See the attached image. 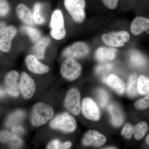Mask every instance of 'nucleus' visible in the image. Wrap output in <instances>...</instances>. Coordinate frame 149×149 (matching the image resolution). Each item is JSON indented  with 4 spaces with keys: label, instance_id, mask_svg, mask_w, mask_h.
<instances>
[{
    "label": "nucleus",
    "instance_id": "obj_23",
    "mask_svg": "<svg viewBox=\"0 0 149 149\" xmlns=\"http://www.w3.org/2000/svg\"><path fill=\"white\" fill-rule=\"evenodd\" d=\"M130 61L134 66L141 68L145 66L147 61L146 58L138 51H131L130 54Z\"/></svg>",
    "mask_w": 149,
    "mask_h": 149
},
{
    "label": "nucleus",
    "instance_id": "obj_26",
    "mask_svg": "<svg viewBox=\"0 0 149 149\" xmlns=\"http://www.w3.org/2000/svg\"><path fill=\"white\" fill-rule=\"evenodd\" d=\"M24 117V113L21 111H19L12 113L9 117L6 122V125L8 127L14 126L22 120Z\"/></svg>",
    "mask_w": 149,
    "mask_h": 149
},
{
    "label": "nucleus",
    "instance_id": "obj_25",
    "mask_svg": "<svg viewBox=\"0 0 149 149\" xmlns=\"http://www.w3.org/2000/svg\"><path fill=\"white\" fill-rule=\"evenodd\" d=\"M138 92L142 95L149 94V78L141 75L138 80Z\"/></svg>",
    "mask_w": 149,
    "mask_h": 149
},
{
    "label": "nucleus",
    "instance_id": "obj_27",
    "mask_svg": "<svg viewBox=\"0 0 149 149\" xmlns=\"http://www.w3.org/2000/svg\"><path fill=\"white\" fill-rule=\"evenodd\" d=\"M21 30L22 32L26 33L33 42H37L41 36L40 31L30 26H22L21 27Z\"/></svg>",
    "mask_w": 149,
    "mask_h": 149
},
{
    "label": "nucleus",
    "instance_id": "obj_13",
    "mask_svg": "<svg viewBox=\"0 0 149 149\" xmlns=\"http://www.w3.org/2000/svg\"><path fill=\"white\" fill-rule=\"evenodd\" d=\"M16 28L13 26H9L1 32L0 49L4 52H8L10 50L12 40L16 35Z\"/></svg>",
    "mask_w": 149,
    "mask_h": 149
},
{
    "label": "nucleus",
    "instance_id": "obj_28",
    "mask_svg": "<svg viewBox=\"0 0 149 149\" xmlns=\"http://www.w3.org/2000/svg\"><path fill=\"white\" fill-rule=\"evenodd\" d=\"M42 5L40 3H36L34 7L33 18L35 23L38 24H42L45 22V19L41 14Z\"/></svg>",
    "mask_w": 149,
    "mask_h": 149
},
{
    "label": "nucleus",
    "instance_id": "obj_35",
    "mask_svg": "<svg viewBox=\"0 0 149 149\" xmlns=\"http://www.w3.org/2000/svg\"><path fill=\"white\" fill-rule=\"evenodd\" d=\"M12 132L17 135H22L24 133V130L22 127L20 126H13L12 128Z\"/></svg>",
    "mask_w": 149,
    "mask_h": 149
},
{
    "label": "nucleus",
    "instance_id": "obj_32",
    "mask_svg": "<svg viewBox=\"0 0 149 149\" xmlns=\"http://www.w3.org/2000/svg\"><path fill=\"white\" fill-rule=\"evenodd\" d=\"M121 134L123 138L129 140L133 135V126L130 123H126L123 128Z\"/></svg>",
    "mask_w": 149,
    "mask_h": 149
},
{
    "label": "nucleus",
    "instance_id": "obj_6",
    "mask_svg": "<svg viewBox=\"0 0 149 149\" xmlns=\"http://www.w3.org/2000/svg\"><path fill=\"white\" fill-rule=\"evenodd\" d=\"M102 39L105 44L113 47H123L130 40L129 33L125 31L112 32L102 35Z\"/></svg>",
    "mask_w": 149,
    "mask_h": 149
},
{
    "label": "nucleus",
    "instance_id": "obj_10",
    "mask_svg": "<svg viewBox=\"0 0 149 149\" xmlns=\"http://www.w3.org/2000/svg\"><path fill=\"white\" fill-rule=\"evenodd\" d=\"M106 141V137L98 131L89 130L83 136L82 143L85 146L100 147L103 145Z\"/></svg>",
    "mask_w": 149,
    "mask_h": 149
},
{
    "label": "nucleus",
    "instance_id": "obj_22",
    "mask_svg": "<svg viewBox=\"0 0 149 149\" xmlns=\"http://www.w3.org/2000/svg\"><path fill=\"white\" fill-rule=\"evenodd\" d=\"M138 80L136 74H131L129 77L126 88V93L130 97H134L138 94Z\"/></svg>",
    "mask_w": 149,
    "mask_h": 149
},
{
    "label": "nucleus",
    "instance_id": "obj_18",
    "mask_svg": "<svg viewBox=\"0 0 149 149\" xmlns=\"http://www.w3.org/2000/svg\"><path fill=\"white\" fill-rule=\"evenodd\" d=\"M106 82L110 88L119 95H123L125 91L124 82L115 74L109 75L107 78Z\"/></svg>",
    "mask_w": 149,
    "mask_h": 149
},
{
    "label": "nucleus",
    "instance_id": "obj_36",
    "mask_svg": "<svg viewBox=\"0 0 149 149\" xmlns=\"http://www.w3.org/2000/svg\"><path fill=\"white\" fill-rule=\"evenodd\" d=\"M1 26H0V32H2L3 30H4L6 28V24L3 22H1Z\"/></svg>",
    "mask_w": 149,
    "mask_h": 149
},
{
    "label": "nucleus",
    "instance_id": "obj_16",
    "mask_svg": "<svg viewBox=\"0 0 149 149\" xmlns=\"http://www.w3.org/2000/svg\"><path fill=\"white\" fill-rule=\"evenodd\" d=\"M117 50L114 48L101 47L98 48L95 53V57L100 62L111 61L116 57Z\"/></svg>",
    "mask_w": 149,
    "mask_h": 149
},
{
    "label": "nucleus",
    "instance_id": "obj_31",
    "mask_svg": "<svg viewBox=\"0 0 149 149\" xmlns=\"http://www.w3.org/2000/svg\"><path fill=\"white\" fill-rule=\"evenodd\" d=\"M136 109L143 110L149 107V94L143 98L139 100L135 104Z\"/></svg>",
    "mask_w": 149,
    "mask_h": 149
},
{
    "label": "nucleus",
    "instance_id": "obj_20",
    "mask_svg": "<svg viewBox=\"0 0 149 149\" xmlns=\"http://www.w3.org/2000/svg\"><path fill=\"white\" fill-rule=\"evenodd\" d=\"M109 112L111 116V122L113 125L118 127L123 122V116L122 112L115 105L112 104L109 106Z\"/></svg>",
    "mask_w": 149,
    "mask_h": 149
},
{
    "label": "nucleus",
    "instance_id": "obj_24",
    "mask_svg": "<svg viewBox=\"0 0 149 149\" xmlns=\"http://www.w3.org/2000/svg\"><path fill=\"white\" fill-rule=\"evenodd\" d=\"M148 130V124L145 122L140 123L133 126V135L137 140H141L143 139Z\"/></svg>",
    "mask_w": 149,
    "mask_h": 149
},
{
    "label": "nucleus",
    "instance_id": "obj_33",
    "mask_svg": "<svg viewBox=\"0 0 149 149\" xmlns=\"http://www.w3.org/2000/svg\"><path fill=\"white\" fill-rule=\"evenodd\" d=\"M9 6L6 0H0V15L1 16L6 15L9 10Z\"/></svg>",
    "mask_w": 149,
    "mask_h": 149
},
{
    "label": "nucleus",
    "instance_id": "obj_3",
    "mask_svg": "<svg viewBox=\"0 0 149 149\" xmlns=\"http://www.w3.org/2000/svg\"><path fill=\"white\" fill-rule=\"evenodd\" d=\"M51 35L56 40L63 39L66 35L64 19L62 13L59 10L54 12L51 17Z\"/></svg>",
    "mask_w": 149,
    "mask_h": 149
},
{
    "label": "nucleus",
    "instance_id": "obj_8",
    "mask_svg": "<svg viewBox=\"0 0 149 149\" xmlns=\"http://www.w3.org/2000/svg\"><path fill=\"white\" fill-rule=\"evenodd\" d=\"M81 108L84 116L87 119L93 121H97L100 119V109L92 99L87 97L83 99Z\"/></svg>",
    "mask_w": 149,
    "mask_h": 149
},
{
    "label": "nucleus",
    "instance_id": "obj_34",
    "mask_svg": "<svg viewBox=\"0 0 149 149\" xmlns=\"http://www.w3.org/2000/svg\"><path fill=\"white\" fill-rule=\"evenodd\" d=\"M119 0H102L103 3L107 8L114 10L117 8Z\"/></svg>",
    "mask_w": 149,
    "mask_h": 149
},
{
    "label": "nucleus",
    "instance_id": "obj_17",
    "mask_svg": "<svg viewBox=\"0 0 149 149\" xmlns=\"http://www.w3.org/2000/svg\"><path fill=\"white\" fill-rule=\"evenodd\" d=\"M1 143L8 145L13 148H18L21 146L22 141L18 136L6 131H2L0 133Z\"/></svg>",
    "mask_w": 149,
    "mask_h": 149
},
{
    "label": "nucleus",
    "instance_id": "obj_9",
    "mask_svg": "<svg viewBox=\"0 0 149 149\" xmlns=\"http://www.w3.org/2000/svg\"><path fill=\"white\" fill-rule=\"evenodd\" d=\"M90 48L83 42H77L65 49L63 55L68 58H80L84 57L89 54Z\"/></svg>",
    "mask_w": 149,
    "mask_h": 149
},
{
    "label": "nucleus",
    "instance_id": "obj_4",
    "mask_svg": "<svg viewBox=\"0 0 149 149\" xmlns=\"http://www.w3.org/2000/svg\"><path fill=\"white\" fill-rule=\"evenodd\" d=\"M51 128L70 133L76 129L77 123L74 117L67 113H64L56 116L51 123Z\"/></svg>",
    "mask_w": 149,
    "mask_h": 149
},
{
    "label": "nucleus",
    "instance_id": "obj_11",
    "mask_svg": "<svg viewBox=\"0 0 149 149\" xmlns=\"http://www.w3.org/2000/svg\"><path fill=\"white\" fill-rule=\"evenodd\" d=\"M20 89L22 95L25 99L32 97L36 90L35 82L26 72L21 74L20 80Z\"/></svg>",
    "mask_w": 149,
    "mask_h": 149
},
{
    "label": "nucleus",
    "instance_id": "obj_19",
    "mask_svg": "<svg viewBox=\"0 0 149 149\" xmlns=\"http://www.w3.org/2000/svg\"><path fill=\"white\" fill-rule=\"evenodd\" d=\"M16 12L19 18L24 23L29 25H33V15L27 6L23 4L19 5L16 8Z\"/></svg>",
    "mask_w": 149,
    "mask_h": 149
},
{
    "label": "nucleus",
    "instance_id": "obj_12",
    "mask_svg": "<svg viewBox=\"0 0 149 149\" xmlns=\"http://www.w3.org/2000/svg\"><path fill=\"white\" fill-rule=\"evenodd\" d=\"M19 77L18 72L12 71L8 73L5 77L6 91L10 95L14 97H17L19 95L20 85L17 82Z\"/></svg>",
    "mask_w": 149,
    "mask_h": 149
},
{
    "label": "nucleus",
    "instance_id": "obj_29",
    "mask_svg": "<svg viewBox=\"0 0 149 149\" xmlns=\"http://www.w3.org/2000/svg\"><path fill=\"white\" fill-rule=\"evenodd\" d=\"M72 146V143L69 141L61 143L58 140H54L48 144L47 149H69Z\"/></svg>",
    "mask_w": 149,
    "mask_h": 149
},
{
    "label": "nucleus",
    "instance_id": "obj_2",
    "mask_svg": "<svg viewBox=\"0 0 149 149\" xmlns=\"http://www.w3.org/2000/svg\"><path fill=\"white\" fill-rule=\"evenodd\" d=\"M64 3L74 21L81 23L85 20L86 17L85 0H64Z\"/></svg>",
    "mask_w": 149,
    "mask_h": 149
},
{
    "label": "nucleus",
    "instance_id": "obj_30",
    "mask_svg": "<svg viewBox=\"0 0 149 149\" xmlns=\"http://www.w3.org/2000/svg\"><path fill=\"white\" fill-rule=\"evenodd\" d=\"M97 95L101 106L102 107H105L109 100V97L106 91L104 89H99L97 93Z\"/></svg>",
    "mask_w": 149,
    "mask_h": 149
},
{
    "label": "nucleus",
    "instance_id": "obj_39",
    "mask_svg": "<svg viewBox=\"0 0 149 149\" xmlns=\"http://www.w3.org/2000/svg\"><path fill=\"white\" fill-rule=\"evenodd\" d=\"M105 149H116V148H115L114 147H109L108 148H105Z\"/></svg>",
    "mask_w": 149,
    "mask_h": 149
},
{
    "label": "nucleus",
    "instance_id": "obj_21",
    "mask_svg": "<svg viewBox=\"0 0 149 149\" xmlns=\"http://www.w3.org/2000/svg\"><path fill=\"white\" fill-rule=\"evenodd\" d=\"M50 42V40L48 37H44L37 41L33 47V52L37 58L42 59L44 57L46 48Z\"/></svg>",
    "mask_w": 149,
    "mask_h": 149
},
{
    "label": "nucleus",
    "instance_id": "obj_38",
    "mask_svg": "<svg viewBox=\"0 0 149 149\" xmlns=\"http://www.w3.org/2000/svg\"><path fill=\"white\" fill-rule=\"evenodd\" d=\"M146 142L147 144L149 146V134L147 136L146 139Z\"/></svg>",
    "mask_w": 149,
    "mask_h": 149
},
{
    "label": "nucleus",
    "instance_id": "obj_1",
    "mask_svg": "<svg viewBox=\"0 0 149 149\" xmlns=\"http://www.w3.org/2000/svg\"><path fill=\"white\" fill-rule=\"evenodd\" d=\"M54 111L49 105L43 103H38L34 106L32 110L31 122L35 126L45 124L52 118Z\"/></svg>",
    "mask_w": 149,
    "mask_h": 149
},
{
    "label": "nucleus",
    "instance_id": "obj_37",
    "mask_svg": "<svg viewBox=\"0 0 149 149\" xmlns=\"http://www.w3.org/2000/svg\"><path fill=\"white\" fill-rule=\"evenodd\" d=\"M4 95H5L4 91H3L2 89H1V97H3V96H4Z\"/></svg>",
    "mask_w": 149,
    "mask_h": 149
},
{
    "label": "nucleus",
    "instance_id": "obj_14",
    "mask_svg": "<svg viewBox=\"0 0 149 149\" xmlns=\"http://www.w3.org/2000/svg\"><path fill=\"white\" fill-rule=\"evenodd\" d=\"M130 31L133 35L138 36L149 30V18L136 17L130 24Z\"/></svg>",
    "mask_w": 149,
    "mask_h": 149
},
{
    "label": "nucleus",
    "instance_id": "obj_15",
    "mask_svg": "<svg viewBox=\"0 0 149 149\" xmlns=\"http://www.w3.org/2000/svg\"><path fill=\"white\" fill-rule=\"evenodd\" d=\"M35 56L29 55L26 58V63L28 69L35 74H43L49 70L48 66L40 63Z\"/></svg>",
    "mask_w": 149,
    "mask_h": 149
},
{
    "label": "nucleus",
    "instance_id": "obj_7",
    "mask_svg": "<svg viewBox=\"0 0 149 149\" xmlns=\"http://www.w3.org/2000/svg\"><path fill=\"white\" fill-rule=\"evenodd\" d=\"M65 106L74 115L80 114L81 111L80 95L77 89L72 88L68 91L65 100Z\"/></svg>",
    "mask_w": 149,
    "mask_h": 149
},
{
    "label": "nucleus",
    "instance_id": "obj_5",
    "mask_svg": "<svg viewBox=\"0 0 149 149\" xmlns=\"http://www.w3.org/2000/svg\"><path fill=\"white\" fill-rule=\"evenodd\" d=\"M82 67L74 58H68L63 62L61 68L62 76L69 81L76 80L80 76Z\"/></svg>",
    "mask_w": 149,
    "mask_h": 149
}]
</instances>
